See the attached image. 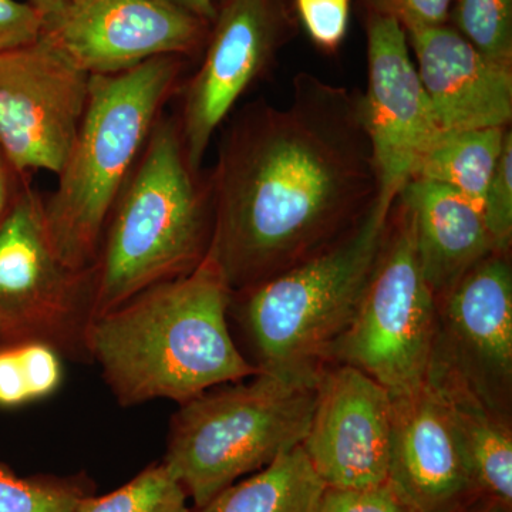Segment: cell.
Returning a JSON list of instances; mask_svg holds the SVG:
<instances>
[{
    "instance_id": "obj_1",
    "label": "cell",
    "mask_w": 512,
    "mask_h": 512,
    "mask_svg": "<svg viewBox=\"0 0 512 512\" xmlns=\"http://www.w3.org/2000/svg\"><path fill=\"white\" fill-rule=\"evenodd\" d=\"M207 180L208 255L229 291L309 261L348 237L379 201L360 94L299 73L285 107L259 100L239 111Z\"/></svg>"
},
{
    "instance_id": "obj_2",
    "label": "cell",
    "mask_w": 512,
    "mask_h": 512,
    "mask_svg": "<svg viewBox=\"0 0 512 512\" xmlns=\"http://www.w3.org/2000/svg\"><path fill=\"white\" fill-rule=\"evenodd\" d=\"M232 292L210 255L191 274L144 289L97 316L86 336L117 403L178 404L258 375L229 330Z\"/></svg>"
},
{
    "instance_id": "obj_3",
    "label": "cell",
    "mask_w": 512,
    "mask_h": 512,
    "mask_svg": "<svg viewBox=\"0 0 512 512\" xmlns=\"http://www.w3.org/2000/svg\"><path fill=\"white\" fill-rule=\"evenodd\" d=\"M208 180L188 161L177 117L161 116L117 198L94 264V318L191 274L211 247Z\"/></svg>"
},
{
    "instance_id": "obj_4",
    "label": "cell",
    "mask_w": 512,
    "mask_h": 512,
    "mask_svg": "<svg viewBox=\"0 0 512 512\" xmlns=\"http://www.w3.org/2000/svg\"><path fill=\"white\" fill-rule=\"evenodd\" d=\"M183 57L163 56L90 76L89 97L55 190L43 198L57 254L74 269L96 264L104 228L165 104L180 92Z\"/></svg>"
},
{
    "instance_id": "obj_5",
    "label": "cell",
    "mask_w": 512,
    "mask_h": 512,
    "mask_svg": "<svg viewBox=\"0 0 512 512\" xmlns=\"http://www.w3.org/2000/svg\"><path fill=\"white\" fill-rule=\"evenodd\" d=\"M394 207V205H393ZM393 207L377 201L352 232L309 261L232 293L237 319L259 372L316 380L352 325L382 251Z\"/></svg>"
},
{
    "instance_id": "obj_6",
    "label": "cell",
    "mask_w": 512,
    "mask_h": 512,
    "mask_svg": "<svg viewBox=\"0 0 512 512\" xmlns=\"http://www.w3.org/2000/svg\"><path fill=\"white\" fill-rule=\"evenodd\" d=\"M316 403V380L259 372L180 404L163 461L194 510L239 478L301 446Z\"/></svg>"
},
{
    "instance_id": "obj_7",
    "label": "cell",
    "mask_w": 512,
    "mask_h": 512,
    "mask_svg": "<svg viewBox=\"0 0 512 512\" xmlns=\"http://www.w3.org/2000/svg\"><path fill=\"white\" fill-rule=\"evenodd\" d=\"M437 326V298L421 271L412 215L397 200L362 305L329 362L363 370L390 396L426 383Z\"/></svg>"
},
{
    "instance_id": "obj_8",
    "label": "cell",
    "mask_w": 512,
    "mask_h": 512,
    "mask_svg": "<svg viewBox=\"0 0 512 512\" xmlns=\"http://www.w3.org/2000/svg\"><path fill=\"white\" fill-rule=\"evenodd\" d=\"M94 266L74 269L50 239L43 197L28 183L0 225V343L39 342L89 360Z\"/></svg>"
},
{
    "instance_id": "obj_9",
    "label": "cell",
    "mask_w": 512,
    "mask_h": 512,
    "mask_svg": "<svg viewBox=\"0 0 512 512\" xmlns=\"http://www.w3.org/2000/svg\"><path fill=\"white\" fill-rule=\"evenodd\" d=\"M90 74L42 33L0 53V153L22 174H59L89 97Z\"/></svg>"
},
{
    "instance_id": "obj_10",
    "label": "cell",
    "mask_w": 512,
    "mask_h": 512,
    "mask_svg": "<svg viewBox=\"0 0 512 512\" xmlns=\"http://www.w3.org/2000/svg\"><path fill=\"white\" fill-rule=\"evenodd\" d=\"M430 369L454 377L512 424L511 254L488 256L437 298Z\"/></svg>"
},
{
    "instance_id": "obj_11",
    "label": "cell",
    "mask_w": 512,
    "mask_h": 512,
    "mask_svg": "<svg viewBox=\"0 0 512 512\" xmlns=\"http://www.w3.org/2000/svg\"><path fill=\"white\" fill-rule=\"evenodd\" d=\"M360 107L379 178V201L393 207L440 128L410 55L406 29L375 10L367 19V87Z\"/></svg>"
},
{
    "instance_id": "obj_12",
    "label": "cell",
    "mask_w": 512,
    "mask_h": 512,
    "mask_svg": "<svg viewBox=\"0 0 512 512\" xmlns=\"http://www.w3.org/2000/svg\"><path fill=\"white\" fill-rule=\"evenodd\" d=\"M276 0H225L200 69L181 84L180 124L188 161L201 171L212 137L238 100L271 66L284 35Z\"/></svg>"
},
{
    "instance_id": "obj_13",
    "label": "cell",
    "mask_w": 512,
    "mask_h": 512,
    "mask_svg": "<svg viewBox=\"0 0 512 512\" xmlns=\"http://www.w3.org/2000/svg\"><path fill=\"white\" fill-rule=\"evenodd\" d=\"M393 402L363 370L328 362L316 379V403L302 448L326 488L363 490L387 483Z\"/></svg>"
},
{
    "instance_id": "obj_14",
    "label": "cell",
    "mask_w": 512,
    "mask_h": 512,
    "mask_svg": "<svg viewBox=\"0 0 512 512\" xmlns=\"http://www.w3.org/2000/svg\"><path fill=\"white\" fill-rule=\"evenodd\" d=\"M208 25L170 0H69L43 33L90 76L134 69L156 57L190 56Z\"/></svg>"
},
{
    "instance_id": "obj_15",
    "label": "cell",
    "mask_w": 512,
    "mask_h": 512,
    "mask_svg": "<svg viewBox=\"0 0 512 512\" xmlns=\"http://www.w3.org/2000/svg\"><path fill=\"white\" fill-rule=\"evenodd\" d=\"M389 481L419 512H464L480 498L443 400L429 382L392 396Z\"/></svg>"
},
{
    "instance_id": "obj_16",
    "label": "cell",
    "mask_w": 512,
    "mask_h": 512,
    "mask_svg": "<svg viewBox=\"0 0 512 512\" xmlns=\"http://www.w3.org/2000/svg\"><path fill=\"white\" fill-rule=\"evenodd\" d=\"M406 33L440 130L510 127L512 67L485 57L447 23Z\"/></svg>"
},
{
    "instance_id": "obj_17",
    "label": "cell",
    "mask_w": 512,
    "mask_h": 512,
    "mask_svg": "<svg viewBox=\"0 0 512 512\" xmlns=\"http://www.w3.org/2000/svg\"><path fill=\"white\" fill-rule=\"evenodd\" d=\"M397 200L412 215L421 271L436 298L497 252L481 208L446 185L413 178Z\"/></svg>"
},
{
    "instance_id": "obj_18",
    "label": "cell",
    "mask_w": 512,
    "mask_h": 512,
    "mask_svg": "<svg viewBox=\"0 0 512 512\" xmlns=\"http://www.w3.org/2000/svg\"><path fill=\"white\" fill-rule=\"evenodd\" d=\"M426 382L443 400L480 493L512 504V424L441 370L429 369Z\"/></svg>"
},
{
    "instance_id": "obj_19",
    "label": "cell",
    "mask_w": 512,
    "mask_h": 512,
    "mask_svg": "<svg viewBox=\"0 0 512 512\" xmlns=\"http://www.w3.org/2000/svg\"><path fill=\"white\" fill-rule=\"evenodd\" d=\"M326 487L302 446L281 454L194 512H316Z\"/></svg>"
},
{
    "instance_id": "obj_20",
    "label": "cell",
    "mask_w": 512,
    "mask_h": 512,
    "mask_svg": "<svg viewBox=\"0 0 512 512\" xmlns=\"http://www.w3.org/2000/svg\"><path fill=\"white\" fill-rule=\"evenodd\" d=\"M510 127L440 130L420 157L413 178L446 185L483 207Z\"/></svg>"
},
{
    "instance_id": "obj_21",
    "label": "cell",
    "mask_w": 512,
    "mask_h": 512,
    "mask_svg": "<svg viewBox=\"0 0 512 512\" xmlns=\"http://www.w3.org/2000/svg\"><path fill=\"white\" fill-rule=\"evenodd\" d=\"M93 494L96 483L86 471L22 477L0 461V512H74L83 498Z\"/></svg>"
},
{
    "instance_id": "obj_22",
    "label": "cell",
    "mask_w": 512,
    "mask_h": 512,
    "mask_svg": "<svg viewBox=\"0 0 512 512\" xmlns=\"http://www.w3.org/2000/svg\"><path fill=\"white\" fill-rule=\"evenodd\" d=\"M188 494L163 460L106 495H89L74 512H192Z\"/></svg>"
},
{
    "instance_id": "obj_23",
    "label": "cell",
    "mask_w": 512,
    "mask_h": 512,
    "mask_svg": "<svg viewBox=\"0 0 512 512\" xmlns=\"http://www.w3.org/2000/svg\"><path fill=\"white\" fill-rule=\"evenodd\" d=\"M453 28L494 62L512 67V0H456Z\"/></svg>"
},
{
    "instance_id": "obj_24",
    "label": "cell",
    "mask_w": 512,
    "mask_h": 512,
    "mask_svg": "<svg viewBox=\"0 0 512 512\" xmlns=\"http://www.w3.org/2000/svg\"><path fill=\"white\" fill-rule=\"evenodd\" d=\"M483 217L497 252L511 254L512 245V133L508 131L493 180L483 201Z\"/></svg>"
},
{
    "instance_id": "obj_25",
    "label": "cell",
    "mask_w": 512,
    "mask_h": 512,
    "mask_svg": "<svg viewBox=\"0 0 512 512\" xmlns=\"http://www.w3.org/2000/svg\"><path fill=\"white\" fill-rule=\"evenodd\" d=\"M306 33L323 52L333 53L349 29L350 0H295Z\"/></svg>"
},
{
    "instance_id": "obj_26",
    "label": "cell",
    "mask_w": 512,
    "mask_h": 512,
    "mask_svg": "<svg viewBox=\"0 0 512 512\" xmlns=\"http://www.w3.org/2000/svg\"><path fill=\"white\" fill-rule=\"evenodd\" d=\"M18 355L30 402L55 394L64 379L62 355L49 345L39 342L12 343Z\"/></svg>"
},
{
    "instance_id": "obj_27",
    "label": "cell",
    "mask_w": 512,
    "mask_h": 512,
    "mask_svg": "<svg viewBox=\"0 0 512 512\" xmlns=\"http://www.w3.org/2000/svg\"><path fill=\"white\" fill-rule=\"evenodd\" d=\"M316 512H419L387 483L363 490L326 488Z\"/></svg>"
},
{
    "instance_id": "obj_28",
    "label": "cell",
    "mask_w": 512,
    "mask_h": 512,
    "mask_svg": "<svg viewBox=\"0 0 512 512\" xmlns=\"http://www.w3.org/2000/svg\"><path fill=\"white\" fill-rule=\"evenodd\" d=\"M43 30L45 19L29 2L0 0V53L36 42Z\"/></svg>"
},
{
    "instance_id": "obj_29",
    "label": "cell",
    "mask_w": 512,
    "mask_h": 512,
    "mask_svg": "<svg viewBox=\"0 0 512 512\" xmlns=\"http://www.w3.org/2000/svg\"><path fill=\"white\" fill-rule=\"evenodd\" d=\"M372 10L399 20L404 29L446 25L453 0H370Z\"/></svg>"
},
{
    "instance_id": "obj_30",
    "label": "cell",
    "mask_w": 512,
    "mask_h": 512,
    "mask_svg": "<svg viewBox=\"0 0 512 512\" xmlns=\"http://www.w3.org/2000/svg\"><path fill=\"white\" fill-rule=\"evenodd\" d=\"M30 183V174H22L0 153V225L8 217L20 192Z\"/></svg>"
},
{
    "instance_id": "obj_31",
    "label": "cell",
    "mask_w": 512,
    "mask_h": 512,
    "mask_svg": "<svg viewBox=\"0 0 512 512\" xmlns=\"http://www.w3.org/2000/svg\"><path fill=\"white\" fill-rule=\"evenodd\" d=\"M170 2L207 23L214 22L217 16L218 9L214 0H170Z\"/></svg>"
},
{
    "instance_id": "obj_32",
    "label": "cell",
    "mask_w": 512,
    "mask_h": 512,
    "mask_svg": "<svg viewBox=\"0 0 512 512\" xmlns=\"http://www.w3.org/2000/svg\"><path fill=\"white\" fill-rule=\"evenodd\" d=\"M464 512H512V504L504 503L497 498L481 495Z\"/></svg>"
},
{
    "instance_id": "obj_33",
    "label": "cell",
    "mask_w": 512,
    "mask_h": 512,
    "mask_svg": "<svg viewBox=\"0 0 512 512\" xmlns=\"http://www.w3.org/2000/svg\"><path fill=\"white\" fill-rule=\"evenodd\" d=\"M28 2L43 16L46 25L49 20L55 19L62 12L69 0H28Z\"/></svg>"
}]
</instances>
